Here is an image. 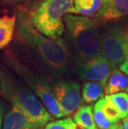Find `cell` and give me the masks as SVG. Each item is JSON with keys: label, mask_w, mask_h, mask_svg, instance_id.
<instances>
[{"label": "cell", "mask_w": 128, "mask_h": 129, "mask_svg": "<svg viewBox=\"0 0 128 129\" xmlns=\"http://www.w3.org/2000/svg\"><path fill=\"white\" fill-rule=\"evenodd\" d=\"M43 129H83L81 126L77 124L71 117L63 119L50 121L44 126Z\"/></svg>", "instance_id": "cell-19"}, {"label": "cell", "mask_w": 128, "mask_h": 129, "mask_svg": "<svg viewBox=\"0 0 128 129\" xmlns=\"http://www.w3.org/2000/svg\"><path fill=\"white\" fill-rule=\"evenodd\" d=\"M16 16L4 15L0 17V50L12 41L16 28Z\"/></svg>", "instance_id": "cell-13"}, {"label": "cell", "mask_w": 128, "mask_h": 129, "mask_svg": "<svg viewBox=\"0 0 128 129\" xmlns=\"http://www.w3.org/2000/svg\"><path fill=\"white\" fill-rule=\"evenodd\" d=\"M63 21L77 53V62L101 54L99 22L96 18L68 13Z\"/></svg>", "instance_id": "cell-3"}, {"label": "cell", "mask_w": 128, "mask_h": 129, "mask_svg": "<svg viewBox=\"0 0 128 129\" xmlns=\"http://www.w3.org/2000/svg\"><path fill=\"white\" fill-rule=\"evenodd\" d=\"M119 69L128 76V55L124 59V61L119 64Z\"/></svg>", "instance_id": "cell-20"}, {"label": "cell", "mask_w": 128, "mask_h": 129, "mask_svg": "<svg viewBox=\"0 0 128 129\" xmlns=\"http://www.w3.org/2000/svg\"><path fill=\"white\" fill-rule=\"evenodd\" d=\"M96 129H97V128H96Z\"/></svg>", "instance_id": "cell-26"}, {"label": "cell", "mask_w": 128, "mask_h": 129, "mask_svg": "<svg viewBox=\"0 0 128 129\" xmlns=\"http://www.w3.org/2000/svg\"><path fill=\"white\" fill-rule=\"evenodd\" d=\"M18 36L36 53L44 67L55 77L62 76L69 66V48L62 38L53 39L41 34L32 26L28 13L18 11L16 16Z\"/></svg>", "instance_id": "cell-1"}, {"label": "cell", "mask_w": 128, "mask_h": 129, "mask_svg": "<svg viewBox=\"0 0 128 129\" xmlns=\"http://www.w3.org/2000/svg\"><path fill=\"white\" fill-rule=\"evenodd\" d=\"M3 129H43L42 126L32 120L18 107L13 105L5 115Z\"/></svg>", "instance_id": "cell-10"}, {"label": "cell", "mask_w": 128, "mask_h": 129, "mask_svg": "<svg viewBox=\"0 0 128 129\" xmlns=\"http://www.w3.org/2000/svg\"><path fill=\"white\" fill-rule=\"evenodd\" d=\"M128 16V0H103L102 7L96 16L99 22H109Z\"/></svg>", "instance_id": "cell-9"}, {"label": "cell", "mask_w": 128, "mask_h": 129, "mask_svg": "<svg viewBox=\"0 0 128 129\" xmlns=\"http://www.w3.org/2000/svg\"><path fill=\"white\" fill-rule=\"evenodd\" d=\"M74 122L81 126L83 129H96L97 126L95 123L92 112V106L86 104L83 106H79L73 115Z\"/></svg>", "instance_id": "cell-14"}, {"label": "cell", "mask_w": 128, "mask_h": 129, "mask_svg": "<svg viewBox=\"0 0 128 129\" xmlns=\"http://www.w3.org/2000/svg\"><path fill=\"white\" fill-rule=\"evenodd\" d=\"M97 103L99 104L103 112V113L106 115V117L113 123H118L120 119L121 118L120 112L116 109V108L113 105L110 100H108L106 98H102L99 100H97Z\"/></svg>", "instance_id": "cell-17"}, {"label": "cell", "mask_w": 128, "mask_h": 129, "mask_svg": "<svg viewBox=\"0 0 128 129\" xmlns=\"http://www.w3.org/2000/svg\"><path fill=\"white\" fill-rule=\"evenodd\" d=\"M93 117L96 126L98 129H117L119 122L118 123H113L109 120L106 115L103 113V112L101 108V107L97 102L94 105V112H93Z\"/></svg>", "instance_id": "cell-18"}, {"label": "cell", "mask_w": 128, "mask_h": 129, "mask_svg": "<svg viewBox=\"0 0 128 129\" xmlns=\"http://www.w3.org/2000/svg\"><path fill=\"white\" fill-rule=\"evenodd\" d=\"M2 93L13 105L18 107L37 124L44 127L48 122L53 120L43 103L37 95L29 88L16 81L9 73L0 70Z\"/></svg>", "instance_id": "cell-4"}, {"label": "cell", "mask_w": 128, "mask_h": 129, "mask_svg": "<svg viewBox=\"0 0 128 129\" xmlns=\"http://www.w3.org/2000/svg\"><path fill=\"white\" fill-rule=\"evenodd\" d=\"M7 61L14 72L25 81L37 97L40 98L41 102L52 116L55 118H61L64 117L63 112L54 97L51 86L45 78L27 68L13 54H8Z\"/></svg>", "instance_id": "cell-5"}, {"label": "cell", "mask_w": 128, "mask_h": 129, "mask_svg": "<svg viewBox=\"0 0 128 129\" xmlns=\"http://www.w3.org/2000/svg\"><path fill=\"white\" fill-rule=\"evenodd\" d=\"M105 85L100 82L88 81L81 88V102L84 104L93 103L103 98Z\"/></svg>", "instance_id": "cell-12"}, {"label": "cell", "mask_w": 128, "mask_h": 129, "mask_svg": "<svg viewBox=\"0 0 128 129\" xmlns=\"http://www.w3.org/2000/svg\"><path fill=\"white\" fill-rule=\"evenodd\" d=\"M122 126H123V129H128V116L123 118Z\"/></svg>", "instance_id": "cell-23"}, {"label": "cell", "mask_w": 128, "mask_h": 129, "mask_svg": "<svg viewBox=\"0 0 128 129\" xmlns=\"http://www.w3.org/2000/svg\"><path fill=\"white\" fill-rule=\"evenodd\" d=\"M126 92H127V93H128V87H127V88H126Z\"/></svg>", "instance_id": "cell-25"}, {"label": "cell", "mask_w": 128, "mask_h": 129, "mask_svg": "<svg viewBox=\"0 0 128 129\" xmlns=\"http://www.w3.org/2000/svg\"><path fill=\"white\" fill-rule=\"evenodd\" d=\"M128 87V76L117 68H114L107 79L104 87L106 95L125 91Z\"/></svg>", "instance_id": "cell-11"}, {"label": "cell", "mask_w": 128, "mask_h": 129, "mask_svg": "<svg viewBox=\"0 0 128 129\" xmlns=\"http://www.w3.org/2000/svg\"><path fill=\"white\" fill-rule=\"evenodd\" d=\"M51 88L64 117L74 113L81 101L80 84L76 81L58 80L52 85Z\"/></svg>", "instance_id": "cell-7"}, {"label": "cell", "mask_w": 128, "mask_h": 129, "mask_svg": "<svg viewBox=\"0 0 128 129\" xmlns=\"http://www.w3.org/2000/svg\"><path fill=\"white\" fill-rule=\"evenodd\" d=\"M74 7L77 13L86 17H96L101 8L103 0H73Z\"/></svg>", "instance_id": "cell-15"}, {"label": "cell", "mask_w": 128, "mask_h": 129, "mask_svg": "<svg viewBox=\"0 0 128 129\" xmlns=\"http://www.w3.org/2000/svg\"><path fill=\"white\" fill-rule=\"evenodd\" d=\"M77 14L73 0H37L28 10V18L41 34L53 39L62 37L65 30L64 16Z\"/></svg>", "instance_id": "cell-2"}, {"label": "cell", "mask_w": 128, "mask_h": 129, "mask_svg": "<svg viewBox=\"0 0 128 129\" xmlns=\"http://www.w3.org/2000/svg\"><path fill=\"white\" fill-rule=\"evenodd\" d=\"M6 3H12V4H22V3L28 2L29 0H3Z\"/></svg>", "instance_id": "cell-22"}, {"label": "cell", "mask_w": 128, "mask_h": 129, "mask_svg": "<svg viewBox=\"0 0 128 129\" xmlns=\"http://www.w3.org/2000/svg\"><path fill=\"white\" fill-rule=\"evenodd\" d=\"M4 106L1 102H0V129L2 127V123H3V117H4Z\"/></svg>", "instance_id": "cell-21"}, {"label": "cell", "mask_w": 128, "mask_h": 129, "mask_svg": "<svg viewBox=\"0 0 128 129\" xmlns=\"http://www.w3.org/2000/svg\"><path fill=\"white\" fill-rule=\"evenodd\" d=\"M115 68L102 54L77 63V74L82 80L100 82L104 85Z\"/></svg>", "instance_id": "cell-8"}, {"label": "cell", "mask_w": 128, "mask_h": 129, "mask_svg": "<svg viewBox=\"0 0 128 129\" xmlns=\"http://www.w3.org/2000/svg\"><path fill=\"white\" fill-rule=\"evenodd\" d=\"M100 51L116 67L124 61L128 55V19L111 23L101 34Z\"/></svg>", "instance_id": "cell-6"}, {"label": "cell", "mask_w": 128, "mask_h": 129, "mask_svg": "<svg viewBox=\"0 0 128 129\" xmlns=\"http://www.w3.org/2000/svg\"><path fill=\"white\" fill-rule=\"evenodd\" d=\"M106 98L110 100L120 112L121 118L128 116V93L120 92L111 95H106Z\"/></svg>", "instance_id": "cell-16"}, {"label": "cell", "mask_w": 128, "mask_h": 129, "mask_svg": "<svg viewBox=\"0 0 128 129\" xmlns=\"http://www.w3.org/2000/svg\"><path fill=\"white\" fill-rule=\"evenodd\" d=\"M117 129H123V126H122V123L119 122V125H118Z\"/></svg>", "instance_id": "cell-24"}]
</instances>
